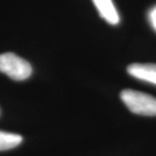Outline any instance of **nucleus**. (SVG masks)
<instances>
[{
    "label": "nucleus",
    "instance_id": "7ed1b4c3",
    "mask_svg": "<svg viewBox=\"0 0 156 156\" xmlns=\"http://www.w3.org/2000/svg\"><path fill=\"white\" fill-rule=\"evenodd\" d=\"M127 71L131 76L137 79L156 85V64L134 63L128 66Z\"/></svg>",
    "mask_w": 156,
    "mask_h": 156
},
{
    "label": "nucleus",
    "instance_id": "f257e3e1",
    "mask_svg": "<svg viewBox=\"0 0 156 156\" xmlns=\"http://www.w3.org/2000/svg\"><path fill=\"white\" fill-rule=\"evenodd\" d=\"M121 99L134 114L142 116H156V98L133 89L121 92Z\"/></svg>",
    "mask_w": 156,
    "mask_h": 156
},
{
    "label": "nucleus",
    "instance_id": "39448f33",
    "mask_svg": "<svg viewBox=\"0 0 156 156\" xmlns=\"http://www.w3.org/2000/svg\"><path fill=\"white\" fill-rule=\"evenodd\" d=\"M21 142H23V137L20 135L0 131V151L17 147Z\"/></svg>",
    "mask_w": 156,
    "mask_h": 156
},
{
    "label": "nucleus",
    "instance_id": "f03ea898",
    "mask_svg": "<svg viewBox=\"0 0 156 156\" xmlns=\"http://www.w3.org/2000/svg\"><path fill=\"white\" fill-rule=\"evenodd\" d=\"M0 72L6 74L11 79L23 81L27 79L33 72L30 64L13 53L0 55Z\"/></svg>",
    "mask_w": 156,
    "mask_h": 156
},
{
    "label": "nucleus",
    "instance_id": "423d86ee",
    "mask_svg": "<svg viewBox=\"0 0 156 156\" xmlns=\"http://www.w3.org/2000/svg\"><path fill=\"white\" fill-rule=\"evenodd\" d=\"M149 20H150L152 27H154V30H156V6L150 11V13H149Z\"/></svg>",
    "mask_w": 156,
    "mask_h": 156
},
{
    "label": "nucleus",
    "instance_id": "20e7f679",
    "mask_svg": "<svg viewBox=\"0 0 156 156\" xmlns=\"http://www.w3.org/2000/svg\"><path fill=\"white\" fill-rule=\"evenodd\" d=\"M101 16L111 24H118L120 16L112 0H92Z\"/></svg>",
    "mask_w": 156,
    "mask_h": 156
}]
</instances>
